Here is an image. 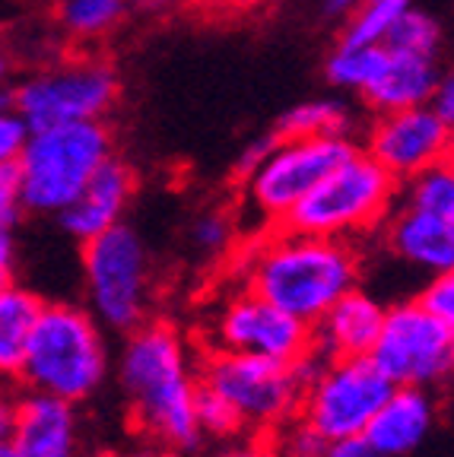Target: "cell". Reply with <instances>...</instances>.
<instances>
[{"mask_svg":"<svg viewBox=\"0 0 454 457\" xmlns=\"http://www.w3.org/2000/svg\"><path fill=\"white\" fill-rule=\"evenodd\" d=\"M362 150L356 137H277L257 171L241 181L257 232L280 228L321 181Z\"/></svg>","mask_w":454,"mask_h":457,"instance_id":"obj_8","label":"cell"},{"mask_svg":"<svg viewBox=\"0 0 454 457\" xmlns=\"http://www.w3.org/2000/svg\"><path fill=\"white\" fill-rule=\"evenodd\" d=\"M400 204H410V207H419L454 222V156L404 181L400 185Z\"/></svg>","mask_w":454,"mask_h":457,"instance_id":"obj_25","label":"cell"},{"mask_svg":"<svg viewBox=\"0 0 454 457\" xmlns=\"http://www.w3.org/2000/svg\"><path fill=\"white\" fill-rule=\"evenodd\" d=\"M198 422L204 438H214V442H229L235 436H245V420L239 416V410L223 397L220 391L206 387L200 381V394H198Z\"/></svg>","mask_w":454,"mask_h":457,"instance_id":"obj_28","label":"cell"},{"mask_svg":"<svg viewBox=\"0 0 454 457\" xmlns=\"http://www.w3.org/2000/svg\"><path fill=\"white\" fill-rule=\"evenodd\" d=\"M372 359L398 387H439L454 378V328L419 295L394 302Z\"/></svg>","mask_w":454,"mask_h":457,"instance_id":"obj_10","label":"cell"},{"mask_svg":"<svg viewBox=\"0 0 454 457\" xmlns=\"http://www.w3.org/2000/svg\"><path fill=\"white\" fill-rule=\"evenodd\" d=\"M362 0H321V10H324L327 16H334V20H347Z\"/></svg>","mask_w":454,"mask_h":457,"instance_id":"obj_38","label":"cell"},{"mask_svg":"<svg viewBox=\"0 0 454 457\" xmlns=\"http://www.w3.org/2000/svg\"><path fill=\"white\" fill-rule=\"evenodd\" d=\"M391 48L410 51V54H423V57H441V48H445V26L435 13L416 7L413 4L404 13V20L394 26L388 38Z\"/></svg>","mask_w":454,"mask_h":457,"instance_id":"obj_26","label":"cell"},{"mask_svg":"<svg viewBox=\"0 0 454 457\" xmlns=\"http://www.w3.org/2000/svg\"><path fill=\"white\" fill-rule=\"evenodd\" d=\"M16 267V236L13 228H0V270H4V283L13 279Z\"/></svg>","mask_w":454,"mask_h":457,"instance_id":"obj_37","label":"cell"},{"mask_svg":"<svg viewBox=\"0 0 454 457\" xmlns=\"http://www.w3.org/2000/svg\"><path fill=\"white\" fill-rule=\"evenodd\" d=\"M130 0H55V20L67 38L96 45L128 20Z\"/></svg>","mask_w":454,"mask_h":457,"instance_id":"obj_22","label":"cell"},{"mask_svg":"<svg viewBox=\"0 0 454 457\" xmlns=\"http://www.w3.org/2000/svg\"><path fill=\"white\" fill-rule=\"evenodd\" d=\"M394 387L398 385L378 369L372 356L324 359L306 385L298 420H306L327 442L366 436L369 422Z\"/></svg>","mask_w":454,"mask_h":457,"instance_id":"obj_11","label":"cell"},{"mask_svg":"<svg viewBox=\"0 0 454 457\" xmlns=\"http://www.w3.org/2000/svg\"><path fill=\"white\" fill-rule=\"evenodd\" d=\"M22 216L26 207L20 191V165L16 159H0V228H16Z\"/></svg>","mask_w":454,"mask_h":457,"instance_id":"obj_30","label":"cell"},{"mask_svg":"<svg viewBox=\"0 0 454 457\" xmlns=\"http://www.w3.org/2000/svg\"><path fill=\"white\" fill-rule=\"evenodd\" d=\"M4 448L13 457H77V403L22 387L4 403Z\"/></svg>","mask_w":454,"mask_h":457,"instance_id":"obj_14","label":"cell"},{"mask_svg":"<svg viewBox=\"0 0 454 457\" xmlns=\"http://www.w3.org/2000/svg\"><path fill=\"white\" fill-rule=\"evenodd\" d=\"M439 83H441L439 57L410 54V51L384 45L382 67H378L369 89L359 96V102L366 105L369 114L433 105Z\"/></svg>","mask_w":454,"mask_h":457,"instance_id":"obj_17","label":"cell"},{"mask_svg":"<svg viewBox=\"0 0 454 457\" xmlns=\"http://www.w3.org/2000/svg\"><path fill=\"white\" fill-rule=\"evenodd\" d=\"M375 236L391 261H398L419 277L433 279L454 270V222L441 216L398 200V207L391 210Z\"/></svg>","mask_w":454,"mask_h":457,"instance_id":"obj_15","label":"cell"},{"mask_svg":"<svg viewBox=\"0 0 454 457\" xmlns=\"http://www.w3.org/2000/svg\"><path fill=\"white\" fill-rule=\"evenodd\" d=\"M134 191H137L134 169L121 156H112L96 171L93 181L71 200V207L61 210L55 220L73 242L86 245L93 242V238H99L102 232L124 222L130 200H134Z\"/></svg>","mask_w":454,"mask_h":457,"instance_id":"obj_16","label":"cell"},{"mask_svg":"<svg viewBox=\"0 0 454 457\" xmlns=\"http://www.w3.org/2000/svg\"><path fill=\"white\" fill-rule=\"evenodd\" d=\"M105 330L89 305L45 302L16 385L71 403L89 400L105 385L112 369Z\"/></svg>","mask_w":454,"mask_h":457,"instance_id":"obj_3","label":"cell"},{"mask_svg":"<svg viewBox=\"0 0 454 457\" xmlns=\"http://www.w3.org/2000/svg\"><path fill=\"white\" fill-rule=\"evenodd\" d=\"M114 156L108 121H77L38 128L20 153L22 207L32 216H57L71 207L93 175Z\"/></svg>","mask_w":454,"mask_h":457,"instance_id":"obj_4","label":"cell"},{"mask_svg":"<svg viewBox=\"0 0 454 457\" xmlns=\"http://www.w3.org/2000/svg\"><path fill=\"white\" fill-rule=\"evenodd\" d=\"M273 436H277L280 457H324L327 451V438L298 416Z\"/></svg>","mask_w":454,"mask_h":457,"instance_id":"obj_29","label":"cell"},{"mask_svg":"<svg viewBox=\"0 0 454 457\" xmlns=\"http://www.w3.org/2000/svg\"><path fill=\"white\" fill-rule=\"evenodd\" d=\"M241 286L255 289L283 312L318 324L362 283V251L347 238L267 228L235 251Z\"/></svg>","mask_w":454,"mask_h":457,"instance_id":"obj_2","label":"cell"},{"mask_svg":"<svg viewBox=\"0 0 454 457\" xmlns=\"http://www.w3.org/2000/svg\"><path fill=\"white\" fill-rule=\"evenodd\" d=\"M359 143L404 185L413 175L454 156V128L435 112V105L400 108L372 114Z\"/></svg>","mask_w":454,"mask_h":457,"instance_id":"obj_13","label":"cell"},{"mask_svg":"<svg viewBox=\"0 0 454 457\" xmlns=\"http://www.w3.org/2000/svg\"><path fill=\"white\" fill-rule=\"evenodd\" d=\"M86 305L114 334H130L149 321L153 305V257L128 222L80 245Z\"/></svg>","mask_w":454,"mask_h":457,"instance_id":"obj_7","label":"cell"},{"mask_svg":"<svg viewBox=\"0 0 454 457\" xmlns=\"http://www.w3.org/2000/svg\"><path fill=\"white\" fill-rule=\"evenodd\" d=\"M143 10H169L175 7V4H181V0H137Z\"/></svg>","mask_w":454,"mask_h":457,"instance_id":"obj_41","label":"cell"},{"mask_svg":"<svg viewBox=\"0 0 454 457\" xmlns=\"http://www.w3.org/2000/svg\"><path fill=\"white\" fill-rule=\"evenodd\" d=\"M384 321H388V305L359 286L343 295L318 324H312L315 353L324 359L372 356Z\"/></svg>","mask_w":454,"mask_h":457,"instance_id":"obj_18","label":"cell"},{"mask_svg":"<svg viewBox=\"0 0 454 457\" xmlns=\"http://www.w3.org/2000/svg\"><path fill=\"white\" fill-rule=\"evenodd\" d=\"M200 381L220 391L239 410L248 432H280L302 410L306 381L296 362L255 356V353L206 350Z\"/></svg>","mask_w":454,"mask_h":457,"instance_id":"obj_9","label":"cell"},{"mask_svg":"<svg viewBox=\"0 0 454 457\" xmlns=\"http://www.w3.org/2000/svg\"><path fill=\"white\" fill-rule=\"evenodd\" d=\"M206 350L255 353V356L298 362L315 350V334L308 321L283 312L248 286H239L210 314Z\"/></svg>","mask_w":454,"mask_h":457,"instance_id":"obj_12","label":"cell"},{"mask_svg":"<svg viewBox=\"0 0 454 457\" xmlns=\"http://www.w3.org/2000/svg\"><path fill=\"white\" fill-rule=\"evenodd\" d=\"M382 57H384V45L337 42V48L324 61V77L337 93L362 96L372 86V79H375L378 67H382Z\"/></svg>","mask_w":454,"mask_h":457,"instance_id":"obj_23","label":"cell"},{"mask_svg":"<svg viewBox=\"0 0 454 457\" xmlns=\"http://www.w3.org/2000/svg\"><path fill=\"white\" fill-rule=\"evenodd\" d=\"M118 385L137 432L178 457L200 454L206 442L198 422L200 362L175 324L153 321L124 334Z\"/></svg>","mask_w":454,"mask_h":457,"instance_id":"obj_1","label":"cell"},{"mask_svg":"<svg viewBox=\"0 0 454 457\" xmlns=\"http://www.w3.org/2000/svg\"><path fill=\"white\" fill-rule=\"evenodd\" d=\"M32 130L36 128H32L20 112L4 108V114H0V159H20V153L26 150Z\"/></svg>","mask_w":454,"mask_h":457,"instance_id":"obj_32","label":"cell"},{"mask_svg":"<svg viewBox=\"0 0 454 457\" xmlns=\"http://www.w3.org/2000/svg\"><path fill=\"white\" fill-rule=\"evenodd\" d=\"M433 416L435 407L426 387H394L366 428V438L375 445L378 457H404L429 436Z\"/></svg>","mask_w":454,"mask_h":457,"instance_id":"obj_19","label":"cell"},{"mask_svg":"<svg viewBox=\"0 0 454 457\" xmlns=\"http://www.w3.org/2000/svg\"><path fill=\"white\" fill-rule=\"evenodd\" d=\"M235 242H239V226H235V216L229 210H204L188 226V245L210 261L229 257Z\"/></svg>","mask_w":454,"mask_h":457,"instance_id":"obj_27","label":"cell"},{"mask_svg":"<svg viewBox=\"0 0 454 457\" xmlns=\"http://www.w3.org/2000/svg\"><path fill=\"white\" fill-rule=\"evenodd\" d=\"M118 457H178V454H172L169 448H163V445H143V448H134V451H128V454H118Z\"/></svg>","mask_w":454,"mask_h":457,"instance_id":"obj_39","label":"cell"},{"mask_svg":"<svg viewBox=\"0 0 454 457\" xmlns=\"http://www.w3.org/2000/svg\"><path fill=\"white\" fill-rule=\"evenodd\" d=\"M45 299L32 289L20 286L16 279L4 283L0 289V369L7 378H20L22 359H26L29 337L36 330Z\"/></svg>","mask_w":454,"mask_h":457,"instance_id":"obj_20","label":"cell"},{"mask_svg":"<svg viewBox=\"0 0 454 457\" xmlns=\"http://www.w3.org/2000/svg\"><path fill=\"white\" fill-rule=\"evenodd\" d=\"M356 108L340 96H315L286 108L277 121L280 137H356Z\"/></svg>","mask_w":454,"mask_h":457,"instance_id":"obj_21","label":"cell"},{"mask_svg":"<svg viewBox=\"0 0 454 457\" xmlns=\"http://www.w3.org/2000/svg\"><path fill=\"white\" fill-rule=\"evenodd\" d=\"M400 200V181L366 150L337 165L298 207L286 216L283 228L306 236L359 242L375 236Z\"/></svg>","mask_w":454,"mask_h":457,"instance_id":"obj_5","label":"cell"},{"mask_svg":"<svg viewBox=\"0 0 454 457\" xmlns=\"http://www.w3.org/2000/svg\"><path fill=\"white\" fill-rule=\"evenodd\" d=\"M416 0H362L359 7L343 20L340 42L349 45H388L391 32L404 20Z\"/></svg>","mask_w":454,"mask_h":457,"instance_id":"obj_24","label":"cell"},{"mask_svg":"<svg viewBox=\"0 0 454 457\" xmlns=\"http://www.w3.org/2000/svg\"><path fill=\"white\" fill-rule=\"evenodd\" d=\"M433 105H435V112L454 128V71L441 73V83H439V89H435Z\"/></svg>","mask_w":454,"mask_h":457,"instance_id":"obj_36","label":"cell"},{"mask_svg":"<svg viewBox=\"0 0 454 457\" xmlns=\"http://www.w3.org/2000/svg\"><path fill=\"white\" fill-rule=\"evenodd\" d=\"M419 299L426 302L439 318H445L454 328V270L426 279V286L419 289Z\"/></svg>","mask_w":454,"mask_h":457,"instance_id":"obj_33","label":"cell"},{"mask_svg":"<svg viewBox=\"0 0 454 457\" xmlns=\"http://www.w3.org/2000/svg\"><path fill=\"white\" fill-rule=\"evenodd\" d=\"M277 130L273 134H264V137H255V140H248V146L239 153V159H235V179L239 181H248L251 175L257 171V165L267 159V153L273 150V143H277Z\"/></svg>","mask_w":454,"mask_h":457,"instance_id":"obj_34","label":"cell"},{"mask_svg":"<svg viewBox=\"0 0 454 457\" xmlns=\"http://www.w3.org/2000/svg\"><path fill=\"white\" fill-rule=\"evenodd\" d=\"M204 4H216V0H204Z\"/></svg>","mask_w":454,"mask_h":457,"instance_id":"obj_42","label":"cell"},{"mask_svg":"<svg viewBox=\"0 0 454 457\" xmlns=\"http://www.w3.org/2000/svg\"><path fill=\"white\" fill-rule=\"evenodd\" d=\"M324 457H378V451L366 436H347L327 442Z\"/></svg>","mask_w":454,"mask_h":457,"instance_id":"obj_35","label":"cell"},{"mask_svg":"<svg viewBox=\"0 0 454 457\" xmlns=\"http://www.w3.org/2000/svg\"><path fill=\"white\" fill-rule=\"evenodd\" d=\"M223 4L235 10H261V7H267L270 0H223Z\"/></svg>","mask_w":454,"mask_h":457,"instance_id":"obj_40","label":"cell"},{"mask_svg":"<svg viewBox=\"0 0 454 457\" xmlns=\"http://www.w3.org/2000/svg\"><path fill=\"white\" fill-rule=\"evenodd\" d=\"M121 99V77L112 61L80 54L38 67L4 89V108H13L32 128L105 121Z\"/></svg>","mask_w":454,"mask_h":457,"instance_id":"obj_6","label":"cell"},{"mask_svg":"<svg viewBox=\"0 0 454 457\" xmlns=\"http://www.w3.org/2000/svg\"><path fill=\"white\" fill-rule=\"evenodd\" d=\"M194 457H280V448L273 432H245V436L220 442L214 451Z\"/></svg>","mask_w":454,"mask_h":457,"instance_id":"obj_31","label":"cell"}]
</instances>
